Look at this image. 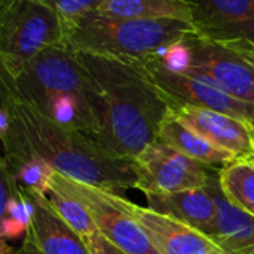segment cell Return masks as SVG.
Listing matches in <instances>:
<instances>
[{
  "instance_id": "277c9868",
  "label": "cell",
  "mask_w": 254,
  "mask_h": 254,
  "mask_svg": "<svg viewBox=\"0 0 254 254\" xmlns=\"http://www.w3.org/2000/svg\"><path fill=\"white\" fill-rule=\"evenodd\" d=\"M66 45L75 53L138 63L162 54L196 33L193 24L178 20H129L100 11L64 21Z\"/></svg>"
},
{
  "instance_id": "cb8c5ba5",
  "label": "cell",
  "mask_w": 254,
  "mask_h": 254,
  "mask_svg": "<svg viewBox=\"0 0 254 254\" xmlns=\"http://www.w3.org/2000/svg\"><path fill=\"white\" fill-rule=\"evenodd\" d=\"M85 244L90 250V254H127L124 251H121L120 248H117L114 244H111L102 233L96 232L90 236H87Z\"/></svg>"
},
{
  "instance_id": "8992f818",
  "label": "cell",
  "mask_w": 254,
  "mask_h": 254,
  "mask_svg": "<svg viewBox=\"0 0 254 254\" xmlns=\"http://www.w3.org/2000/svg\"><path fill=\"white\" fill-rule=\"evenodd\" d=\"M51 187L78 199L88 209L97 232L121 251L127 254H160L141 224L120 206L117 193L66 178L59 172H56Z\"/></svg>"
},
{
  "instance_id": "5bb4252c",
  "label": "cell",
  "mask_w": 254,
  "mask_h": 254,
  "mask_svg": "<svg viewBox=\"0 0 254 254\" xmlns=\"http://www.w3.org/2000/svg\"><path fill=\"white\" fill-rule=\"evenodd\" d=\"M217 203V226L209 236L226 254H254V218L233 206L224 196L218 169L206 184Z\"/></svg>"
},
{
  "instance_id": "7c38bea8",
  "label": "cell",
  "mask_w": 254,
  "mask_h": 254,
  "mask_svg": "<svg viewBox=\"0 0 254 254\" xmlns=\"http://www.w3.org/2000/svg\"><path fill=\"white\" fill-rule=\"evenodd\" d=\"M174 117L214 147L233 154L238 160L254 153V142L247 121L212 109L172 105Z\"/></svg>"
},
{
  "instance_id": "d6986e66",
  "label": "cell",
  "mask_w": 254,
  "mask_h": 254,
  "mask_svg": "<svg viewBox=\"0 0 254 254\" xmlns=\"http://www.w3.org/2000/svg\"><path fill=\"white\" fill-rule=\"evenodd\" d=\"M218 181L229 202L254 218V166L247 160H235L218 169Z\"/></svg>"
},
{
  "instance_id": "7a4b0ae2",
  "label": "cell",
  "mask_w": 254,
  "mask_h": 254,
  "mask_svg": "<svg viewBox=\"0 0 254 254\" xmlns=\"http://www.w3.org/2000/svg\"><path fill=\"white\" fill-rule=\"evenodd\" d=\"M9 108L12 123L3 151L33 153L63 177L112 193L138 189L133 159L108 153L84 133L51 121L17 94Z\"/></svg>"
},
{
  "instance_id": "9c48e42d",
  "label": "cell",
  "mask_w": 254,
  "mask_h": 254,
  "mask_svg": "<svg viewBox=\"0 0 254 254\" xmlns=\"http://www.w3.org/2000/svg\"><path fill=\"white\" fill-rule=\"evenodd\" d=\"M132 64L138 66L172 105L212 109L244 121H248L254 114V105L241 102L194 76L171 70L159 57Z\"/></svg>"
},
{
  "instance_id": "44dd1931",
  "label": "cell",
  "mask_w": 254,
  "mask_h": 254,
  "mask_svg": "<svg viewBox=\"0 0 254 254\" xmlns=\"http://www.w3.org/2000/svg\"><path fill=\"white\" fill-rule=\"evenodd\" d=\"M35 215V202L27 190L17 187L6 209V217L2 227V236L6 241H17L26 236L32 227Z\"/></svg>"
},
{
  "instance_id": "f546056e",
  "label": "cell",
  "mask_w": 254,
  "mask_h": 254,
  "mask_svg": "<svg viewBox=\"0 0 254 254\" xmlns=\"http://www.w3.org/2000/svg\"><path fill=\"white\" fill-rule=\"evenodd\" d=\"M242 160H247V162H248V163H251V165H253V166H254V153H253V154H251V156H248V157H247V159H242Z\"/></svg>"
},
{
  "instance_id": "f1b7e54d",
  "label": "cell",
  "mask_w": 254,
  "mask_h": 254,
  "mask_svg": "<svg viewBox=\"0 0 254 254\" xmlns=\"http://www.w3.org/2000/svg\"><path fill=\"white\" fill-rule=\"evenodd\" d=\"M248 127H250V132H251V136H253V142H254V114L251 115V118L247 121Z\"/></svg>"
},
{
  "instance_id": "3957f363",
  "label": "cell",
  "mask_w": 254,
  "mask_h": 254,
  "mask_svg": "<svg viewBox=\"0 0 254 254\" xmlns=\"http://www.w3.org/2000/svg\"><path fill=\"white\" fill-rule=\"evenodd\" d=\"M12 81L18 99L51 121L93 141L96 118L91 106V78L78 54L67 45L42 51L27 62Z\"/></svg>"
},
{
  "instance_id": "8fae6325",
  "label": "cell",
  "mask_w": 254,
  "mask_h": 254,
  "mask_svg": "<svg viewBox=\"0 0 254 254\" xmlns=\"http://www.w3.org/2000/svg\"><path fill=\"white\" fill-rule=\"evenodd\" d=\"M193 27L205 39L220 44H254V0H186Z\"/></svg>"
},
{
  "instance_id": "4fadbf2b",
  "label": "cell",
  "mask_w": 254,
  "mask_h": 254,
  "mask_svg": "<svg viewBox=\"0 0 254 254\" xmlns=\"http://www.w3.org/2000/svg\"><path fill=\"white\" fill-rule=\"evenodd\" d=\"M148 208L172 217L206 236H211L217 226V203L209 189L197 187L177 193H144Z\"/></svg>"
},
{
  "instance_id": "9a60e30c",
  "label": "cell",
  "mask_w": 254,
  "mask_h": 254,
  "mask_svg": "<svg viewBox=\"0 0 254 254\" xmlns=\"http://www.w3.org/2000/svg\"><path fill=\"white\" fill-rule=\"evenodd\" d=\"M29 194L35 202L30 233L44 254H90L85 241L54 212L45 196L35 191Z\"/></svg>"
},
{
  "instance_id": "2e32d148",
  "label": "cell",
  "mask_w": 254,
  "mask_h": 254,
  "mask_svg": "<svg viewBox=\"0 0 254 254\" xmlns=\"http://www.w3.org/2000/svg\"><path fill=\"white\" fill-rule=\"evenodd\" d=\"M157 141L172 147L174 150L180 151L181 154L205 165L209 168H224L235 160H238L233 154L220 150L203 139L196 132L190 130L189 127L181 124L172 114L165 118L160 126V130L157 135Z\"/></svg>"
},
{
  "instance_id": "d4e9b609",
  "label": "cell",
  "mask_w": 254,
  "mask_h": 254,
  "mask_svg": "<svg viewBox=\"0 0 254 254\" xmlns=\"http://www.w3.org/2000/svg\"><path fill=\"white\" fill-rule=\"evenodd\" d=\"M11 123H12V114H11L9 105H0V147H2V144L11 129Z\"/></svg>"
},
{
  "instance_id": "52a82bcc",
  "label": "cell",
  "mask_w": 254,
  "mask_h": 254,
  "mask_svg": "<svg viewBox=\"0 0 254 254\" xmlns=\"http://www.w3.org/2000/svg\"><path fill=\"white\" fill-rule=\"evenodd\" d=\"M184 41L190 57L183 73L254 105V66L248 60L227 45L205 39L197 33L189 35Z\"/></svg>"
},
{
  "instance_id": "ffe728a7",
  "label": "cell",
  "mask_w": 254,
  "mask_h": 254,
  "mask_svg": "<svg viewBox=\"0 0 254 254\" xmlns=\"http://www.w3.org/2000/svg\"><path fill=\"white\" fill-rule=\"evenodd\" d=\"M45 197L54 212L82 239L97 232L96 223L91 218L88 209L73 196L51 187Z\"/></svg>"
},
{
  "instance_id": "4dcf8cb0",
  "label": "cell",
  "mask_w": 254,
  "mask_h": 254,
  "mask_svg": "<svg viewBox=\"0 0 254 254\" xmlns=\"http://www.w3.org/2000/svg\"><path fill=\"white\" fill-rule=\"evenodd\" d=\"M6 2H8V0H0V8H2Z\"/></svg>"
},
{
  "instance_id": "5b68a950",
  "label": "cell",
  "mask_w": 254,
  "mask_h": 254,
  "mask_svg": "<svg viewBox=\"0 0 254 254\" xmlns=\"http://www.w3.org/2000/svg\"><path fill=\"white\" fill-rule=\"evenodd\" d=\"M62 45L64 21L41 0H8L0 8V64L11 78L42 51Z\"/></svg>"
},
{
  "instance_id": "30bf717a",
  "label": "cell",
  "mask_w": 254,
  "mask_h": 254,
  "mask_svg": "<svg viewBox=\"0 0 254 254\" xmlns=\"http://www.w3.org/2000/svg\"><path fill=\"white\" fill-rule=\"evenodd\" d=\"M120 206L145 230L160 254H226L209 236L148 206H141L117 193Z\"/></svg>"
},
{
  "instance_id": "ac0fdd59",
  "label": "cell",
  "mask_w": 254,
  "mask_h": 254,
  "mask_svg": "<svg viewBox=\"0 0 254 254\" xmlns=\"http://www.w3.org/2000/svg\"><path fill=\"white\" fill-rule=\"evenodd\" d=\"M2 154L20 187L42 196L51 190L56 171L44 159L27 151H3Z\"/></svg>"
},
{
  "instance_id": "83f0119b",
  "label": "cell",
  "mask_w": 254,
  "mask_h": 254,
  "mask_svg": "<svg viewBox=\"0 0 254 254\" xmlns=\"http://www.w3.org/2000/svg\"><path fill=\"white\" fill-rule=\"evenodd\" d=\"M14 253H15V250L6 242L5 238L0 236V254H14Z\"/></svg>"
},
{
  "instance_id": "484cf974",
  "label": "cell",
  "mask_w": 254,
  "mask_h": 254,
  "mask_svg": "<svg viewBox=\"0 0 254 254\" xmlns=\"http://www.w3.org/2000/svg\"><path fill=\"white\" fill-rule=\"evenodd\" d=\"M224 45H227L229 48H232L233 51L241 54L245 60H248L254 66V44H250V42H230V44H224Z\"/></svg>"
},
{
  "instance_id": "4316f807",
  "label": "cell",
  "mask_w": 254,
  "mask_h": 254,
  "mask_svg": "<svg viewBox=\"0 0 254 254\" xmlns=\"http://www.w3.org/2000/svg\"><path fill=\"white\" fill-rule=\"evenodd\" d=\"M14 254H44V253L41 251V248L38 247V244L35 242V239H33V236H32V233L29 230V233L23 239L21 247L18 250H15Z\"/></svg>"
},
{
  "instance_id": "ba28073f",
  "label": "cell",
  "mask_w": 254,
  "mask_h": 254,
  "mask_svg": "<svg viewBox=\"0 0 254 254\" xmlns=\"http://www.w3.org/2000/svg\"><path fill=\"white\" fill-rule=\"evenodd\" d=\"M138 190L142 193H177L205 187L215 168L205 166L172 147L154 141L133 159Z\"/></svg>"
},
{
  "instance_id": "603a6c76",
  "label": "cell",
  "mask_w": 254,
  "mask_h": 254,
  "mask_svg": "<svg viewBox=\"0 0 254 254\" xmlns=\"http://www.w3.org/2000/svg\"><path fill=\"white\" fill-rule=\"evenodd\" d=\"M17 181L14 180V175L3 157V154H0V236H2V227L3 221L6 217V209L11 197L17 191ZM3 238V236H2Z\"/></svg>"
},
{
  "instance_id": "7402d4cb",
  "label": "cell",
  "mask_w": 254,
  "mask_h": 254,
  "mask_svg": "<svg viewBox=\"0 0 254 254\" xmlns=\"http://www.w3.org/2000/svg\"><path fill=\"white\" fill-rule=\"evenodd\" d=\"M51 8L63 21L78 18L84 14L99 11L103 0H41Z\"/></svg>"
},
{
  "instance_id": "6da1fadb",
  "label": "cell",
  "mask_w": 254,
  "mask_h": 254,
  "mask_svg": "<svg viewBox=\"0 0 254 254\" xmlns=\"http://www.w3.org/2000/svg\"><path fill=\"white\" fill-rule=\"evenodd\" d=\"M76 54L93 84V141L117 157H138L157 141L160 126L171 114V100L132 63Z\"/></svg>"
},
{
  "instance_id": "e0dca14e",
  "label": "cell",
  "mask_w": 254,
  "mask_h": 254,
  "mask_svg": "<svg viewBox=\"0 0 254 254\" xmlns=\"http://www.w3.org/2000/svg\"><path fill=\"white\" fill-rule=\"evenodd\" d=\"M99 11L129 20H178L193 23L191 8L186 0H103Z\"/></svg>"
}]
</instances>
